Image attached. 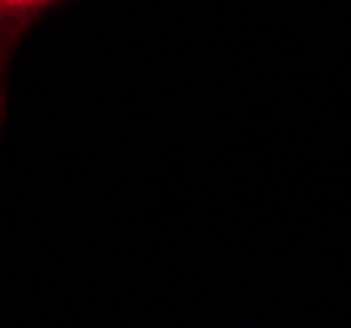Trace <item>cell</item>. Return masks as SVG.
Wrapping results in <instances>:
<instances>
[{
    "mask_svg": "<svg viewBox=\"0 0 351 328\" xmlns=\"http://www.w3.org/2000/svg\"><path fill=\"white\" fill-rule=\"evenodd\" d=\"M66 8L56 0H0V142L8 126L11 108V71L21 45L53 14Z\"/></svg>",
    "mask_w": 351,
    "mask_h": 328,
    "instance_id": "1",
    "label": "cell"
}]
</instances>
